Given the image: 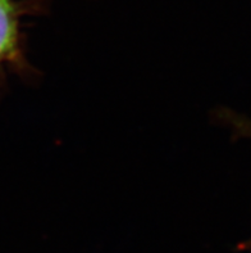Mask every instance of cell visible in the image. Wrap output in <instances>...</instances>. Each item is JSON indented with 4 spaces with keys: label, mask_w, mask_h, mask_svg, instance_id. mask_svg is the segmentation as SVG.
<instances>
[{
    "label": "cell",
    "mask_w": 251,
    "mask_h": 253,
    "mask_svg": "<svg viewBox=\"0 0 251 253\" xmlns=\"http://www.w3.org/2000/svg\"><path fill=\"white\" fill-rule=\"evenodd\" d=\"M18 14L12 0H0V63L18 53Z\"/></svg>",
    "instance_id": "1"
}]
</instances>
